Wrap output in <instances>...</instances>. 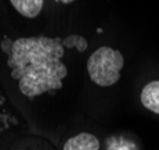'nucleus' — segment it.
<instances>
[{
    "mask_svg": "<svg viewBox=\"0 0 159 150\" xmlns=\"http://www.w3.org/2000/svg\"><path fill=\"white\" fill-rule=\"evenodd\" d=\"M62 56L64 46L60 37H19L12 43L7 65L20 93L34 99L62 88V79L67 76Z\"/></svg>",
    "mask_w": 159,
    "mask_h": 150,
    "instance_id": "f257e3e1",
    "label": "nucleus"
},
{
    "mask_svg": "<svg viewBox=\"0 0 159 150\" xmlns=\"http://www.w3.org/2000/svg\"><path fill=\"white\" fill-rule=\"evenodd\" d=\"M125 65L121 52L108 46L96 49L86 64L91 80L99 87H111L119 82L120 72Z\"/></svg>",
    "mask_w": 159,
    "mask_h": 150,
    "instance_id": "f03ea898",
    "label": "nucleus"
},
{
    "mask_svg": "<svg viewBox=\"0 0 159 150\" xmlns=\"http://www.w3.org/2000/svg\"><path fill=\"white\" fill-rule=\"evenodd\" d=\"M64 150H99V141L92 133L81 132L68 138Z\"/></svg>",
    "mask_w": 159,
    "mask_h": 150,
    "instance_id": "7ed1b4c3",
    "label": "nucleus"
},
{
    "mask_svg": "<svg viewBox=\"0 0 159 150\" xmlns=\"http://www.w3.org/2000/svg\"><path fill=\"white\" fill-rule=\"evenodd\" d=\"M141 103L148 111L159 114V80H153L143 87Z\"/></svg>",
    "mask_w": 159,
    "mask_h": 150,
    "instance_id": "20e7f679",
    "label": "nucleus"
},
{
    "mask_svg": "<svg viewBox=\"0 0 159 150\" xmlns=\"http://www.w3.org/2000/svg\"><path fill=\"white\" fill-rule=\"evenodd\" d=\"M12 6L22 16L35 18L40 15L43 7V0H10Z\"/></svg>",
    "mask_w": 159,
    "mask_h": 150,
    "instance_id": "39448f33",
    "label": "nucleus"
},
{
    "mask_svg": "<svg viewBox=\"0 0 159 150\" xmlns=\"http://www.w3.org/2000/svg\"><path fill=\"white\" fill-rule=\"evenodd\" d=\"M62 46L67 48H77V51L83 53L88 48V41L80 35H70L62 40Z\"/></svg>",
    "mask_w": 159,
    "mask_h": 150,
    "instance_id": "423d86ee",
    "label": "nucleus"
},
{
    "mask_svg": "<svg viewBox=\"0 0 159 150\" xmlns=\"http://www.w3.org/2000/svg\"><path fill=\"white\" fill-rule=\"evenodd\" d=\"M55 1H61V2H64V4H70V2L74 1V0H55Z\"/></svg>",
    "mask_w": 159,
    "mask_h": 150,
    "instance_id": "0eeeda50",
    "label": "nucleus"
}]
</instances>
